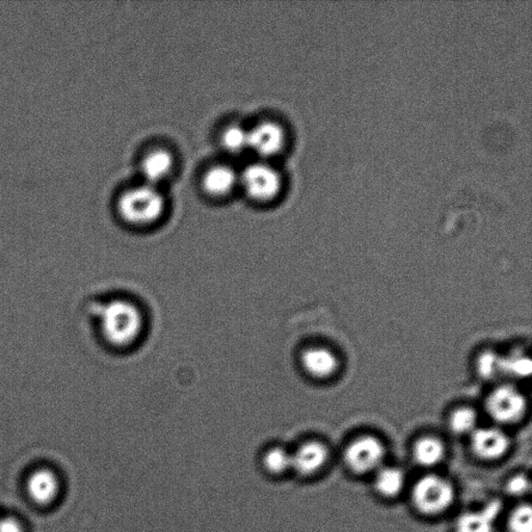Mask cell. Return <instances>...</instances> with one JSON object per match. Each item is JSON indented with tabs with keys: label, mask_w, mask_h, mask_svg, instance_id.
Listing matches in <instances>:
<instances>
[{
	"label": "cell",
	"mask_w": 532,
	"mask_h": 532,
	"mask_svg": "<svg viewBox=\"0 0 532 532\" xmlns=\"http://www.w3.org/2000/svg\"><path fill=\"white\" fill-rule=\"evenodd\" d=\"M95 317L101 337L113 347L131 346L143 333L142 311L127 299L115 298L99 305L95 309Z\"/></svg>",
	"instance_id": "cell-1"
},
{
	"label": "cell",
	"mask_w": 532,
	"mask_h": 532,
	"mask_svg": "<svg viewBox=\"0 0 532 532\" xmlns=\"http://www.w3.org/2000/svg\"><path fill=\"white\" fill-rule=\"evenodd\" d=\"M241 182L249 197L258 202L276 198L282 187L278 171L266 163L249 164L243 170Z\"/></svg>",
	"instance_id": "cell-4"
},
{
	"label": "cell",
	"mask_w": 532,
	"mask_h": 532,
	"mask_svg": "<svg viewBox=\"0 0 532 532\" xmlns=\"http://www.w3.org/2000/svg\"><path fill=\"white\" fill-rule=\"evenodd\" d=\"M262 466L268 474H284L291 469V454L282 448L267 449L262 457Z\"/></svg>",
	"instance_id": "cell-17"
},
{
	"label": "cell",
	"mask_w": 532,
	"mask_h": 532,
	"mask_svg": "<svg viewBox=\"0 0 532 532\" xmlns=\"http://www.w3.org/2000/svg\"><path fill=\"white\" fill-rule=\"evenodd\" d=\"M385 457V448L380 440L365 436L354 440L345 452L348 469L356 474H365L380 469Z\"/></svg>",
	"instance_id": "cell-5"
},
{
	"label": "cell",
	"mask_w": 532,
	"mask_h": 532,
	"mask_svg": "<svg viewBox=\"0 0 532 532\" xmlns=\"http://www.w3.org/2000/svg\"><path fill=\"white\" fill-rule=\"evenodd\" d=\"M414 460L421 467H435L442 462L445 448L437 438L425 437L418 440L413 449Z\"/></svg>",
	"instance_id": "cell-16"
},
{
	"label": "cell",
	"mask_w": 532,
	"mask_h": 532,
	"mask_svg": "<svg viewBox=\"0 0 532 532\" xmlns=\"http://www.w3.org/2000/svg\"><path fill=\"white\" fill-rule=\"evenodd\" d=\"M221 142L228 152H242L249 149V131L241 125L228 126L222 133Z\"/></svg>",
	"instance_id": "cell-18"
},
{
	"label": "cell",
	"mask_w": 532,
	"mask_h": 532,
	"mask_svg": "<svg viewBox=\"0 0 532 532\" xmlns=\"http://www.w3.org/2000/svg\"><path fill=\"white\" fill-rule=\"evenodd\" d=\"M283 127L273 121H263L249 131V149L267 158L277 155L285 144Z\"/></svg>",
	"instance_id": "cell-7"
},
{
	"label": "cell",
	"mask_w": 532,
	"mask_h": 532,
	"mask_svg": "<svg viewBox=\"0 0 532 532\" xmlns=\"http://www.w3.org/2000/svg\"><path fill=\"white\" fill-rule=\"evenodd\" d=\"M329 460V450L317 441L302 444L291 454V469L302 476H311L321 471Z\"/></svg>",
	"instance_id": "cell-10"
},
{
	"label": "cell",
	"mask_w": 532,
	"mask_h": 532,
	"mask_svg": "<svg viewBox=\"0 0 532 532\" xmlns=\"http://www.w3.org/2000/svg\"><path fill=\"white\" fill-rule=\"evenodd\" d=\"M530 490V480L525 474L511 477L506 482V493L513 497H521Z\"/></svg>",
	"instance_id": "cell-23"
},
{
	"label": "cell",
	"mask_w": 532,
	"mask_h": 532,
	"mask_svg": "<svg viewBox=\"0 0 532 532\" xmlns=\"http://www.w3.org/2000/svg\"><path fill=\"white\" fill-rule=\"evenodd\" d=\"M0 532H24L20 520L15 517H0Z\"/></svg>",
	"instance_id": "cell-24"
},
{
	"label": "cell",
	"mask_w": 532,
	"mask_h": 532,
	"mask_svg": "<svg viewBox=\"0 0 532 532\" xmlns=\"http://www.w3.org/2000/svg\"><path fill=\"white\" fill-rule=\"evenodd\" d=\"M471 448L481 460L495 461L509 450L510 440L497 429L475 430L471 437Z\"/></svg>",
	"instance_id": "cell-9"
},
{
	"label": "cell",
	"mask_w": 532,
	"mask_h": 532,
	"mask_svg": "<svg viewBox=\"0 0 532 532\" xmlns=\"http://www.w3.org/2000/svg\"><path fill=\"white\" fill-rule=\"evenodd\" d=\"M525 399L518 390L503 386L494 391L487 401V409L491 417L500 424H513L525 412Z\"/></svg>",
	"instance_id": "cell-6"
},
{
	"label": "cell",
	"mask_w": 532,
	"mask_h": 532,
	"mask_svg": "<svg viewBox=\"0 0 532 532\" xmlns=\"http://www.w3.org/2000/svg\"><path fill=\"white\" fill-rule=\"evenodd\" d=\"M174 159L172 155L164 149L153 150L142 161V173L147 183L156 187L157 183L166 179L172 173Z\"/></svg>",
	"instance_id": "cell-13"
},
{
	"label": "cell",
	"mask_w": 532,
	"mask_h": 532,
	"mask_svg": "<svg viewBox=\"0 0 532 532\" xmlns=\"http://www.w3.org/2000/svg\"><path fill=\"white\" fill-rule=\"evenodd\" d=\"M501 357L492 352L482 353L477 362V370L485 380H494L503 375V366H501Z\"/></svg>",
	"instance_id": "cell-19"
},
{
	"label": "cell",
	"mask_w": 532,
	"mask_h": 532,
	"mask_svg": "<svg viewBox=\"0 0 532 532\" xmlns=\"http://www.w3.org/2000/svg\"><path fill=\"white\" fill-rule=\"evenodd\" d=\"M456 490L445 477L437 474L422 476L415 482L412 503L415 509L427 516H436L454 504Z\"/></svg>",
	"instance_id": "cell-3"
},
{
	"label": "cell",
	"mask_w": 532,
	"mask_h": 532,
	"mask_svg": "<svg viewBox=\"0 0 532 532\" xmlns=\"http://www.w3.org/2000/svg\"><path fill=\"white\" fill-rule=\"evenodd\" d=\"M406 485V474L401 468L382 467L377 470L375 479L376 491L383 497L399 496Z\"/></svg>",
	"instance_id": "cell-15"
},
{
	"label": "cell",
	"mask_w": 532,
	"mask_h": 532,
	"mask_svg": "<svg viewBox=\"0 0 532 532\" xmlns=\"http://www.w3.org/2000/svg\"><path fill=\"white\" fill-rule=\"evenodd\" d=\"M60 488L58 475L48 468L34 470L26 481L28 497L41 506L53 504L59 496Z\"/></svg>",
	"instance_id": "cell-8"
},
{
	"label": "cell",
	"mask_w": 532,
	"mask_h": 532,
	"mask_svg": "<svg viewBox=\"0 0 532 532\" xmlns=\"http://www.w3.org/2000/svg\"><path fill=\"white\" fill-rule=\"evenodd\" d=\"M166 210V200L155 186L146 183L120 195L117 211L122 219L134 226L155 224Z\"/></svg>",
	"instance_id": "cell-2"
},
{
	"label": "cell",
	"mask_w": 532,
	"mask_h": 532,
	"mask_svg": "<svg viewBox=\"0 0 532 532\" xmlns=\"http://www.w3.org/2000/svg\"><path fill=\"white\" fill-rule=\"evenodd\" d=\"M237 181L238 177L234 169L225 164H218L206 171L202 186L206 193L215 197H223L234 188Z\"/></svg>",
	"instance_id": "cell-14"
},
{
	"label": "cell",
	"mask_w": 532,
	"mask_h": 532,
	"mask_svg": "<svg viewBox=\"0 0 532 532\" xmlns=\"http://www.w3.org/2000/svg\"><path fill=\"white\" fill-rule=\"evenodd\" d=\"M503 511V504L493 499L480 511L462 513L456 522L457 532H493L494 523Z\"/></svg>",
	"instance_id": "cell-11"
},
{
	"label": "cell",
	"mask_w": 532,
	"mask_h": 532,
	"mask_svg": "<svg viewBox=\"0 0 532 532\" xmlns=\"http://www.w3.org/2000/svg\"><path fill=\"white\" fill-rule=\"evenodd\" d=\"M476 414L470 409H457L451 415L449 421L452 432L463 435V433H473L476 425Z\"/></svg>",
	"instance_id": "cell-21"
},
{
	"label": "cell",
	"mask_w": 532,
	"mask_h": 532,
	"mask_svg": "<svg viewBox=\"0 0 532 532\" xmlns=\"http://www.w3.org/2000/svg\"><path fill=\"white\" fill-rule=\"evenodd\" d=\"M511 532H532V509L529 504H520L509 518Z\"/></svg>",
	"instance_id": "cell-22"
},
{
	"label": "cell",
	"mask_w": 532,
	"mask_h": 532,
	"mask_svg": "<svg viewBox=\"0 0 532 532\" xmlns=\"http://www.w3.org/2000/svg\"><path fill=\"white\" fill-rule=\"evenodd\" d=\"M301 362L304 369L311 377L327 378L335 374L338 369V361L334 354L326 348L314 347L305 351Z\"/></svg>",
	"instance_id": "cell-12"
},
{
	"label": "cell",
	"mask_w": 532,
	"mask_h": 532,
	"mask_svg": "<svg viewBox=\"0 0 532 532\" xmlns=\"http://www.w3.org/2000/svg\"><path fill=\"white\" fill-rule=\"evenodd\" d=\"M503 375L512 377H528L531 372V362L523 354H512V356L501 359Z\"/></svg>",
	"instance_id": "cell-20"
}]
</instances>
